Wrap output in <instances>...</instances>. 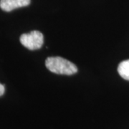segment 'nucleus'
I'll list each match as a JSON object with an SVG mask.
<instances>
[{"label": "nucleus", "instance_id": "obj_5", "mask_svg": "<svg viewBox=\"0 0 129 129\" xmlns=\"http://www.w3.org/2000/svg\"><path fill=\"white\" fill-rule=\"evenodd\" d=\"M5 85L3 84H1L0 83V97L2 96L5 93Z\"/></svg>", "mask_w": 129, "mask_h": 129}, {"label": "nucleus", "instance_id": "obj_3", "mask_svg": "<svg viewBox=\"0 0 129 129\" xmlns=\"http://www.w3.org/2000/svg\"><path fill=\"white\" fill-rule=\"evenodd\" d=\"M31 0H0V8L5 12H11L19 7L30 5Z\"/></svg>", "mask_w": 129, "mask_h": 129}, {"label": "nucleus", "instance_id": "obj_2", "mask_svg": "<svg viewBox=\"0 0 129 129\" xmlns=\"http://www.w3.org/2000/svg\"><path fill=\"white\" fill-rule=\"evenodd\" d=\"M22 45L30 50L40 49L44 42V37L42 33L34 30L29 33L22 34L19 38Z\"/></svg>", "mask_w": 129, "mask_h": 129}, {"label": "nucleus", "instance_id": "obj_1", "mask_svg": "<svg viewBox=\"0 0 129 129\" xmlns=\"http://www.w3.org/2000/svg\"><path fill=\"white\" fill-rule=\"evenodd\" d=\"M45 65L50 71L56 74L71 75L78 72V68L75 64L60 57H47Z\"/></svg>", "mask_w": 129, "mask_h": 129}, {"label": "nucleus", "instance_id": "obj_4", "mask_svg": "<svg viewBox=\"0 0 129 129\" xmlns=\"http://www.w3.org/2000/svg\"><path fill=\"white\" fill-rule=\"evenodd\" d=\"M118 72L123 78L129 80V60L120 62L118 67Z\"/></svg>", "mask_w": 129, "mask_h": 129}]
</instances>
